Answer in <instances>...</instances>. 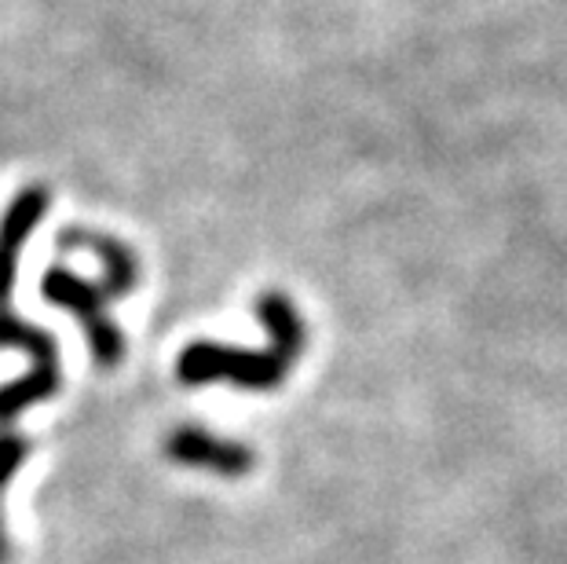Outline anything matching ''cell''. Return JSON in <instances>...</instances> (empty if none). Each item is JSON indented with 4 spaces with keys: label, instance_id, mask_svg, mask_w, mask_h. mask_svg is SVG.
<instances>
[{
    "label": "cell",
    "instance_id": "1",
    "mask_svg": "<svg viewBox=\"0 0 567 564\" xmlns=\"http://www.w3.org/2000/svg\"><path fill=\"white\" fill-rule=\"evenodd\" d=\"M289 375V367L279 356L257 352V348H235L216 341H195L187 345L176 359V378L184 386H238L249 392H271L279 389Z\"/></svg>",
    "mask_w": 567,
    "mask_h": 564
},
{
    "label": "cell",
    "instance_id": "2",
    "mask_svg": "<svg viewBox=\"0 0 567 564\" xmlns=\"http://www.w3.org/2000/svg\"><path fill=\"white\" fill-rule=\"evenodd\" d=\"M41 297L48 305H59L66 311H74L78 322L89 334V348H92V359L95 367L103 370H114L117 363L125 359V334L122 327L111 319V301H106L103 286L100 283H89L74 275L63 264H55V268L44 271L41 279Z\"/></svg>",
    "mask_w": 567,
    "mask_h": 564
},
{
    "label": "cell",
    "instance_id": "3",
    "mask_svg": "<svg viewBox=\"0 0 567 564\" xmlns=\"http://www.w3.org/2000/svg\"><path fill=\"white\" fill-rule=\"evenodd\" d=\"M165 454L187 470H209L216 476H246L257 465V454H252L246 443L238 440H220L213 437L209 429L198 425H179L165 437Z\"/></svg>",
    "mask_w": 567,
    "mask_h": 564
},
{
    "label": "cell",
    "instance_id": "4",
    "mask_svg": "<svg viewBox=\"0 0 567 564\" xmlns=\"http://www.w3.org/2000/svg\"><path fill=\"white\" fill-rule=\"evenodd\" d=\"M59 246L63 249H92L103 264V294L106 301H122L140 283V260L136 254L122 243V238L106 235V232H92V227H63L59 232Z\"/></svg>",
    "mask_w": 567,
    "mask_h": 564
},
{
    "label": "cell",
    "instance_id": "5",
    "mask_svg": "<svg viewBox=\"0 0 567 564\" xmlns=\"http://www.w3.org/2000/svg\"><path fill=\"white\" fill-rule=\"evenodd\" d=\"M48 209V191L44 187H22L11 206L0 217V305L8 301L16 290V271H19V254L27 246V238L33 235V227L41 224Z\"/></svg>",
    "mask_w": 567,
    "mask_h": 564
},
{
    "label": "cell",
    "instance_id": "6",
    "mask_svg": "<svg viewBox=\"0 0 567 564\" xmlns=\"http://www.w3.org/2000/svg\"><path fill=\"white\" fill-rule=\"evenodd\" d=\"M257 316L271 338V352L286 367H293L297 356L305 352V322H300V311L293 308V301L279 290H264L257 297Z\"/></svg>",
    "mask_w": 567,
    "mask_h": 564
},
{
    "label": "cell",
    "instance_id": "7",
    "mask_svg": "<svg viewBox=\"0 0 567 564\" xmlns=\"http://www.w3.org/2000/svg\"><path fill=\"white\" fill-rule=\"evenodd\" d=\"M59 363L55 367H38L33 363V370L27 378L11 381V386H0V425L4 422H16V418L22 411H30L33 403L48 400V396L59 392Z\"/></svg>",
    "mask_w": 567,
    "mask_h": 564
},
{
    "label": "cell",
    "instance_id": "8",
    "mask_svg": "<svg viewBox=\"0 0 567 564\" xmlns=\"http://www.w3.org/2000/svg\"><path fill=\"white\" fill-rule=\"evenodd\" d=\"M0 348H19L27 352L38 367H55L59 363V348L55 338L33 322L11 316V311H0Z\"/></svg>",
    "mask_w": 567,
    "mask_h": 564
},
{
    "label": "cell",
    "instance_id": "9",
    "mask_svg": "<svg viewBox=\"0 0 567 564\" xmlns=\"http://www.w3.org/2000/svg\"><path fill=\"white\" fill-rule=\"evenodd\" d=\"M30 443L19 433H0V491L8 488V480L19 473V465L27 462Z\"/></svg>",
    "mask_w": 567,
    "mask_h": 564
}]
</instances>
